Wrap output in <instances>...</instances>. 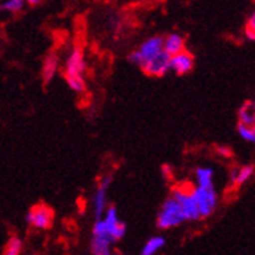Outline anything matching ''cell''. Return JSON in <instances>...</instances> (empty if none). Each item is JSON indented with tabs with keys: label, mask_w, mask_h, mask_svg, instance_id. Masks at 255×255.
Segmentation results:
<instances>
[{
	"label": "cell",
	"mask_w": 255,
	"mask_h": 255,
	"mask_svg": "<svg viewBox=\"0 0 255 255\" xmlns=\"http://www.w3.org/2000/svg\"><path fill=\"white\" fill-rule=\"evenodd\" d=\"M112 239L108 233V227L104 220H97L93 228V237H91V253L94 255H108L111 254Z\"/></svg>",
	"instance_id": "obj_3"
},
{
	"label": "cell",
	"mask_w": 255,
	"mask_h": 255,
	"mask_svg": "<svg viewBox=\"0 0 255 255\" xmlns=\"http://www.w3.org/2000/svg\"><path fill=\"white\" fill-rule=\"evenodd\" d=\"M182 222H185L182 210L177 199L168 198L163 203L161 210L158 216V228L160 229H169L173 228L176 225H180Z\"/></svg>",
	"instance_id": "obj_1"
},
{
	"label": "cell",
	"mask_w": 255,
	"mask_h": 255,
	"mask_svg": "<svg viewBox=\"0 0 255 255\" xmlns=\"http://www.w3.org/2000/svg\"><path fill=\"white\" fill-rule=\"evenodd\" d=\"M164 244H165L164 237H161V236L152 237V239H150L147 242H146V245H144L143 249H142L141 254L142 255L155 254V253L158 252V250H160V249L164 246Z\"/></svg>",
	"instance_id": "obj_14"
},
{
	"label": "cell",
	"mask_w": 255,
	"mask_h": 255,
	"mask_svg": "<svg viewBox=\"0 0 255 255\" xmlns=\"http://www.w3.org/2000/svg\"><path fill=\"white\" fill-rule=\"evenodd\" d=\"M253 173H254V167L253 165H246V167H242L239 171V173H236L235 184L236 185H242L244 182H246L249 178L252 177Z\"/></svg>",
	"instance_id": "obj_20"
},
{
	"label": "cell",
	"mask_w": 255,
	"mask_h": 255,
	"mask_svg": "<svg viewBox=\"0 0 255 255\" xmlns=\"http://www.w3.org/2000/svg\"><path fill=\"white\" fill-rule=\"evenodd\" d=\"M161 172H163V176H164L165 178H169L171 177V173H172V171H171V167H169V165H163V167H161Z\"/></svg>",
	"instance_id": "obj_25"
},
{
	"label": "cell",
	"mask_w": 255,
	"mask_h": 255,
	"mask_svg": "<svg viewBox=\"0 0 255 255\" xmlns=\"http://www.w3.org/2000/svg\"><path fill=\"white\" fill-rule=\"evenodd\" d=\"M237 130H239L240 135H241L245 141L248 142H255V129L252 125H246L239 123L237 125Z\"/></svg>",
	"instance_id": "obj_19"
},
{
	"label": "cell",
	"mask_w": 255,
	"mask_h": 255,
	"mask_svg": "<svg viewBox=\"0 0 255 255\" xmlns=\"http://www.w3.org/2000/svg\"><path fill=\"white\" fill-rule=\"evenodd\" d=\"M54 220V211L46 205H38L26 214V222L38 229H48Z\"/></svg>",
	"instance_id": "obj_6"
},
{
	"label": "cell",
	"mask_w": 255,
	"mask_h": 255,
	"mask_svg": "<svg viewBox=\"0 0 255 255\" xmlns=\"http://www.w3.org/2000/svg\"><path fill=\"white\" fill-rule=\"evenodd\" d=\"M0 46H1V39H0Z\"/></svg>",
	"instance_id": "obj_27"
},
{
	"label": "cell",
	"mask_w": 255,
	"mask_h": 255,
	"mask_svg": "<svg viewBox=\"0 0 255 255\" xmlns=\"http://www.w3.org/2000/svg\"><path fill=\"white\" fill-rule=\"evenodd\" d=\"M195 175L198 180V186H203V188L214 186L212 185V176H214L212 168H198Z\"/></svg>",
	"instance_id": "obj_15"
},
{
	"label": "cell",
	"mask_w": 255,
	"mask_h": 255,
	"mask_svg": "<svg viewBox=\"0 0 255 255\" xmlns=\"http://www.w3.org/2000/svg\"><path fill=\"white\" fill-rule=\"evenodd\" d=\"M112 182V178L108 176V177H104L103 181L99 184L98 186V190L94 195V208H95V219L99 220L103 215L104 210H106V205H107V198H106V193H107V189L110 188V185Z\"/></svg>",
	"instance_id": "obj_8"
},
{
	"label": "cell",
	"mask_w": 255,
	"mask_h": 255,
	"mask_svg": "<svg viewBox=\"0 0 255 255\" xmlns=\"http://www.w3.org/2000/svg\"><path fill=\"white\" fill-rule=\"evenodd\" d=\"M25 1H27L30 5H38V4L42 3L43 0H25Z\"/></svg>",
	"instance_id": "obj_26"
},
{
	"label": "cell",
	"mask_w": 255,
	"mask_h": 255,
	"mask_svg": "<svg viewBox=\"0 0 255 255\" xmlns=\"http://www.w3.org/2000/svg\"><path fill=\"white\" fill-rule=\"evenodd\" d=\"M169 64H171V55H168L164 50H161L158 55H155L150 60L144 61L141 68L147 76L163 77L171 71Z\"/></svg>",
	"instance_id": "obj_4"
},
{
	"label": "cell",
	"mask_w": 255,
	"mask_h": 255,
	"mask_svg": "<svg viewBox=\"0 0 255 255\" xmlns=\"http://www.w3.org/2000/svg\"><path fill=\"white\" fill-rule=\"evenodd\" d=\"M25 0H5L0 3V10H8V12H18L24 7Z\"/></svg>",
	"instance_id": "obj_21"
},
{
	"label": "cell",
	"mask_w": 255,
	"mask_h": 255,
	"mask_svg": "<svg viewBox=\"0 0 255 255\" xmlns=\"http://www.w3.org/2000/svg\"><path fill=\"white\" fill-rule=\"evenodd\" d=\"M128 60L130 61L131 64H135V65H139V67H141L142 56H141V54H139V51H134V52H131V54L128 56Z\"/></svg>",
	"instance_id": "obj_23"
},
{
	"label": "cell",
	"mask_w": 255,
	"mask_h": 255,
	"mask_svg": "<svg viewBox=\"0 0 255 255\" xmlns=\"http://www.w3.org/2000/svg\"><path fill=\"white\" fill-rule=\"evenodd\" d=\"M104 220V219H103ZM107 224V223H106ZM108 227V233L111 236L112 241H120L123 237L125 236V232H127V225L123 222L119 220L118 223H114V224H107Z\"/></svg>",
	"instance_id": "obj_16"
},
{
	"label": "cell",
	"mask_w": 255,
	"mask_h": 255,
	"mask_svg": "<svg viewBox=\"0 0 255 255\" xmlns=\"http://www.w3.org/2000/svg\"><path fill=\"white\" fill-rule=\"evenodd\" d=\"M22 250V242L18 237H12L8 241L7 246H5V250H4V254L5 255H18Z\"/></svg>",
	"instance_id": "obj_18"
},
{
	"label": "cell",
	"mask_w": 255,
	"mask_h": 255,
	"mask_svg": "<svg viewBox=\"0 0 255 255\" xmlns=\"http://www.w3.org/2000/svg\"><path fill=\"white\" fill-rule=\"evenodd\" d=\"M191 195L194 198L195 203L198 206V211L201 218H207L215 211L216 205H218V195L214 189V186H198V188H193Z\"/></svg>",
	"instance_id": "obj_2"
},
{
	"label": "cell",
	"mask_w": 255,
	"mask_h": 255,
	"mask_svg": "<svg viewBox=\"0 0 255 255\" xmlns=\"http://www.w3.org/2000/svg\"><path fill=\"white\" fill-rule=\"evenodd\" d=\"M173 198L177 199V202L181 206L182 215H184L185 220H198V219H201L198 206L195 203L190 190H184L181 188L175 189Z\"/></svg>",
	"instance_id": "obj_5"
},
{
	"label": "cell",
	"mask_w": 255,
	"mask_h": 255,
	"mask_svg": "<svg viewBox=\"0 0 255 255\" xmlns=\"http://www.w3.org/2000/svg\"><path fill=\"white\" fill-rule=\"evenodd\" d=\"M218 151L220 152L223 156H225V158H231L232 155H233L232 150H231V148H228V147H219Z\"/></svg>",
	"instance_id": "obj_24"
},
{
	"label": "cell",
	"mask_w": 255,
	"mask_h": 255,
	"mask_svg": "<svg viewBox=\"0 0 255 255\" xmlns=\"http://www.w3.org/2000/svg\"><path fill=\"white\" fill-rule=\"evenodd\" d=\"M161 50H163V38L154 37L146 40L141 46V48L138 50L142 56V64L150 60L155 55H158Z\"/></svg>",
	"instance_id": "obj_10"
},
{
	"label": "cell",
	"mask_w": 255,
	"mask_h": 255,
	"mask_svg": "<svg viewBox=\"0 0 255 255\" xmlns=\"http://www.w3.org/2000/svg\"><path fill=\"white\" fill-rule=\"evenodd\" d=\"M240 123L246 125H252L254 127L255 124V115H254V102H248L245 106L239 111Z\"/></svg>",
	"instance_id": "obj_13"
},
{
	"label": "cell",
	"mask_w": 255,
	"mask_h": 255,
	"mask_svg": "<svg viewBox=\"0 0 255 255\" xmlns=\"http://www.w3.org/2000/svg\"><path fill=\"white\" fill-rule=\"evenodd\" d=\"M245 31H246V37H248L249 39L250 40L255 39V14L254 13L249 17Z\"/></svg>",
	"instance_id": "obj_22"
},
{
	"label": "cell",
	"mask_w": 255,
	"mask_h": 255,
	"mask_svg": "<svg viewBox=\"0 0 255 255\" xmlns=\"http://www.w3.org/2000/svg\"><path fill=\"white\" fill-rule=\"evenodd\" d=\"M184 38L180 37L178 34H171L169 37L163 39V50H164L168 55H171V56L184 51Z\"/></svg>",
	"instance_id": "obj_11"
},
{
	"label": "cell",
	"mask_w": 255,
	"mask_h": 255,
	"mask_svg": "<svg viewBox=\"0 0 255 255\" xmlns=\"http://www.w3.org/2000/svg\"><path fill=\"white\" fill-rule=\"evenodd\" d=\"M171 71L175 73L184 76V74L189 73L194 67V59L191 56V54L186 52V51H181L178 54L171 56Z\"/></svg>",
	"instance_id": "obj_7"
},
{
	"label": "cell",
	"mask_w": 255,
	"mask_h": 255,
	"mask_svg": "<svg viewBox=\"0 0 255 255\" xmlns=\"http://www.w3.org/2000/svg\"><path fill=\"white\" fill-rule=\"evenodd\" d=\"M59 67V57L57 55L51 54L46 57L43 63V69H42V77H43V84L47 85L52 78Z\"/></svg>",
	"instance_id": "obj_12"
},
{
	"label": "cell",
	"mask_w": 255,
	"mask_h": 255,
	"mask_svg": "<svg viewBox=\"0 0 255 255\" xmlns=\"http://www.w3.org/2000/svg\"><path fill=\"white\" fill-rule=\"evenodd\" d=\"M67 81L68 86L76 93H81L86 88V82H85L82 74H74V76H64Z\"/></svg>",
	"instance_id": "obj_17"
},
{
	"label": "cell",
	"mask_w": 255,
	"mask_h": 255,
	"mask_svg": "<svg viewBox=\"0 0 255 255\" xmlns=\"http://www.w3.org/2000/svg\"><path fill=\"white\" fill-rule=\"evenodd\" d=\"M84 52L81 48H74L71 56L68 57L65 64V76H74V74H82L85 71Z\"/></svg>",
	"instance_id": "obj_9"
}]
</instances>
